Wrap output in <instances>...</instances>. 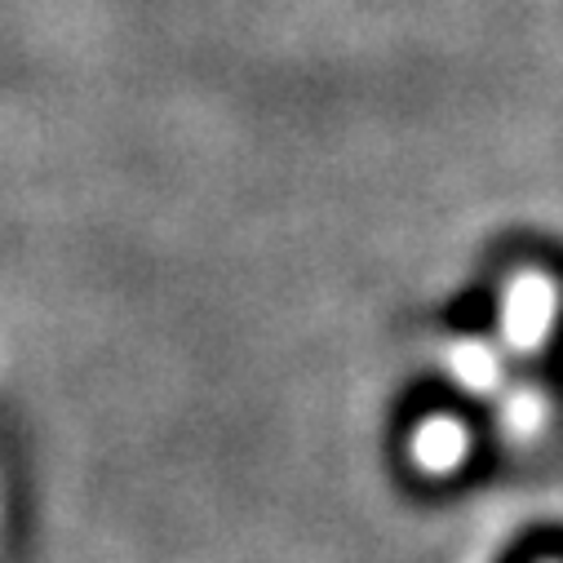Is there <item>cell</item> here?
<instances>
[{"mask_svg": "<svg viewBox=\"0 0 563 563\" xmlns=\"http://www.w3.org/2000/svg\"><path fill=\"white\" fill-rule=\"evenodd\" d=\"M466 453H471V435L453 417L421 421L417 435H412V457H417L421 471H431V475H449L453 466H462Z\"/></svg>", "mask_w": 563, "mask_h": 563, "instance_id": "cell-2", "label": "cell"}, {"mask_svg": "<svg viewBox=\"0 0 563 563\" xmlns=\"http://www.w3.org/2000/svg\"><path fill=\"white\" fill-rule=\"evenodd\" d=\"M506 421H510V431H515L519 440L537 435L541 421H545V399H541L537 390H515L510 404H506Z\"/></svg>", "mask_w": 563, "mask_h": 563, "instance_id": "cell-4", "label": "cell"}, {"mask_svg": "<svg viewBox=\"0 0 563 563\" xmlns=\"http://www.w3.org/2000/svg\"><path fill=\"white\" fill-rule=\"evenodd\" d=\"M559 311V294L541 271H519L506 289V311H501V333L515 351H537L550 338Z\"/></svg>", "mask_w": 563, "mask_h": 563, "instance_id": "cell-1", "label": "cell"}, {"mask_svg": "<svg viewBox=\"0 0 563 563\" xmlns=\"http://www.w3.org/2000/svg\"><path fill=\"white\" fill-rule=\"evenodd\" d=\"M449 364H453L457 382H466V386L479 390V395H488V390L501 386V364H497V355H493L484 342H457V346L449 351Z\"/></svg>", "mask_w": 563, "mask_h": 563, "instance_id": "cell-3", "label": "cell"}]
</instances>
